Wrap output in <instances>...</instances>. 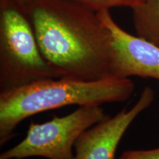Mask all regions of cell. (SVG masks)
Listing matches in <instances>:
<instances>
[{"instance_id":"cell-5","label":"cell","mask_w":159,"mask_h":159,"mask_svg":"<svg viewBox=\"0 0 159 159\" xmlns=\"http://www.w3.org/2000/svg\"><path fill=\"white\" fill-rule=\"evenodd\" d=\"M154 99V91L146 86L130 109H122L114 116L108 117L85 130L75 142L74 159H114L125 132Z\"/></svg>"},{"instance_id":"cell-9","label":"cell","mask_w":159,"mask_h":159,"mask_svg":"<svg viewBox=\"0 0 159 159\" xmlns=\"http://www.w3.org/2000/svg\"><path fill=\"white\" fill-rule=\"evenodd\" d=\"M119 159H159V147L150 150H126Z\"/></svg>"},{"instance_id":"cell-10","label":"cell","mask_w":159,"mask_h":159,"mask_svg":"<svg viewBox=\"0 0 159 159\" xmlns=\"http://www.w3.org/2000/svg\"><path fill=\"white\" fill-rule=\"evenodd\" d=\"M18 1L21 2H23V3H27V2H30L35 1V0H18Z\"/></svg>"},{"instance_id":"cell-7","label":"cell","mask_w":159,"mask_h":159,"mask_svg":"<svg viewBox=\"0 0 159 159\" xmlns=\"http://www.w3.org/2000/svg\"><path fill=\"white\" fill-rule=\"evenodd\" d=\"M131 10L137 36L159 47V0H143Z\"/></svg>"},{"instance_id":"cell-2","label":"cell","mask_w":159,"mask_h":159,"mask_svg":"<svg viewBox=\"0 0 159 159\" xmlns=\"http://www.w3.org/2000/svg\"><path fill=\"white\" fill-rule=\"evenodd\" d=\"M130 78L80 80L58 77L0 92V146L15 136L20 123L30 116L68 105H101L123 102L134 94Z\"/></svg>"},{"instance_id":"cell-8","label":"cell","mask_w":159,"mask_h":159,"mask_svg":"<svg viewBox=\"0 0 159 159\" xmlns=\"http://www.w3.org/2000/svg\"><path fill=\"white\" fill-rule=\"evenodd\" d=\"M96 13L109 11L116 7H129L130 8L138 5L143 0H73Z\"/></svg>"},{"instance_id":"cell-1","label":"cell","mask_w":159,"mask_h":159,"mask_svg":"<svg viewBox=\"0 0 159 159\" xmlns=\"http://www.w3.org/2000/svg\"><path fill=\"white\" fill-rule=\"evenodd\" d=\"M21 3L41 54L60 77L97 80L113 77L111 34L97 13L73 0Z\"/></svg>"},{"instance_id":"cell-4","label":"cell","mask_w":159,"mask_h":159,"mask_svg":"<svg viewBox=\"0 0 159 159\" xmlns=\"http://www.w3.org/2000/svg\"><path fill=\"white\" fill-rule=\"evenodd\" d=\"M101 105H85L64 116H53L43 123L31 122L25 138L4 151L0 159H74L73 149L79 136L108 119Z\"/></svg>"},{"instance_id":"cell-6","label":"cell","mask_w":159,"mask_h":159,"mask_svg":"<svg viewBox=\"0 0 159 159\" xmlns=\"http://www.w3.org/2000/svg\"><path fill=\"white\" fill-rule=\"evenodd\" d=\"M97 15L110 32L114 51L113 77L159 80V47L121 28L109 11L99 12Z\"/></svg>"},{"instance_id":"cell-3","label":"cell","mask_w":159,"mask_h":159,"mask_svg":"<svg viewBox=\"0 0 159 159\" xmlns=\"http://www.w3.org/2000/svg\"><path fill=\"white\" fill-rule=\"evenodd\" d=\"M59 75L41 54L18 0H0V92Z\"/></svg>"}]
</instances>
